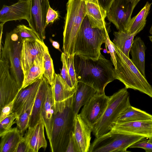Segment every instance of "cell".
<instances>
[{
  "label": "cell",
  "mask_w": 152,
  "mask_h": 152,
  "mask_svg": "<svg viewBox=\"0 0 152 152\" xmlns=\"http://www.w3.org/2000/svg\"><path fill=\"white\" fill-rule=\"evenodd\" d=\"M74 62L78 82L92 87L96 92L104 93L107 85L116 79L113 63L102 54L97 60L74 55Z\"/></svg>",
  "instance_id": "6da1fadb"
},
{
  "label": "cell",
  "mask_w": 152,
  "mask_h": 152,
  "mask_svg": "<svg viewBox=\"0 0 152 152\" xmlns=\"http://www.w3.org/2000/svg\"><path fill=\"white\" fill-rule=\"evenodd\" d=\"M74 95L54 110L50 143L52 152H65L66 150L73 131L75 116L72 106Z\"/></svg>",
  "instance_id": "7a4b0ae2"
},
{
  "label": "cell",
  "mask_w": 152,
  "mask_h": 152,
  "mask_svg": "<svg viewBox=\"0 0 152 152\" xmlns=\"http://www.w3.org/2000/svg\"><path fill=\"white\" fill-rule=\"evenodd\" d=\"M108 23L103 29L93 28L87 15L81 26L76 42L75 55L94 60L100 56L101 46L110 31Z\"/></svg>",
  "instance_id": "3957f363"
},
{
  "label": "cell",
  "mask_w": 152,
  "mask_h": 152,
  "mask_svg": "<svg viewBox=\"0 0 152 152\" xmlns=\"http://www.w3.org/2000/svg\"><path fill=\"white\" fill-rule=\"evenodd\" d=\"M114 46L116 61V68H114L116 79L122 82L127 89L139 91L152 98V87L146 77L141 74L129 58Z\"/></svg>",
  "instance_id": "277c9868"
},
{
  "label": "cell",
  "mask_w": 152,
  "mask_h": 152,
  "mask_svg": "<svg viewBox=\"0 0 152 152\" xmlns=\"http://www.w3.org/2000/svg\"><path fill=\"white\" fill-rule=\"evenodd\" d=\"M86 0H68L66 4L62 48L66 56L75 55L76 39L82 23L87 15Z\"/></svg>",
  "instance_id": "5b68a950"
},
{
  "label": "cell",
  "mask_w": 152,
  "mask_h": 152,
  "mask_svg": "<svg viewBox=\"0 0 152 152\" xmlns=\"http://www.w3.org/2000/svg\"><path fill=\"white\" fill-rule=\"evenodd\" d=\"M127 89L125 87L109 97L104 112L92 129L96 137L109 132L120 115L131 105L129 94Z\"/></svg>",
  "instance_id": "8992f818"
},
{
  "label": "cell",
  "mask_w": 152,
  "mask_h": 152,
  "mask_svg": "<svg viewBox=\"0 0 152 152\" xmlns=\"http://www.w3.org/2000/svg\"><path fill=\"white\" fill-rule=\"evenodd\" d=\"M23 41L14 29L6 35L3 46L0 48V57L8 62L11 74L20 89L22 86L24 74L21 58Z\"/></svg>",
  "instance_id": "52a82bcc"
},
{
  "label": "cell",
  "mask_w": 152,
  "mask_h": 152,
  "mask_svg": "<svg viewBox=\"0 0 152 152\" xmlns=\"http://www.w3.org/2000/svg\"><path fill=\"white\" fill-rule=\"evenodd\" d=\"M144 137L113 133L110 131L92 142L89 152H126L133 144Z\"/></svg>",
  "instance_id": "ba28073f"
},
{
  "label": "cell",
  "mask_w": 152,
  "mask_h": 152,
  "mask_svg": "<svg viewBox=\"0 0 152 152\" xmlns=\"http://www.w3.org/2000/svg\"><path fill=\"white\" fill-rule=\"evenodd\" d=\"M141 0H114L107 17L118 31L127 32L133 10Z\"/></svg>",
  "instance_id": "9c48e42d"
},
{
  "label": "cell",
  "mask_w": 152,
  "mask_h": 152,
  "mask_svg": "<svg viewBox=\"0 0 152 152\" xmlns=\"http://www.w3.org/2000/svg\"><path fill=\"white\" fill-rule=\"evenodd\" d=\"M11 75L8 62L0 57V109L13 101L20 90Z\"/></svg>",
  "instance_id": "30bf717a"
},
{
  "label": "cell",
  "mask_w": 152,
  "mask_h": 152,
  "mask_svg": "<svg viewBox=\"0 0 152 152\" xmlns=\"http://www.w3.org/2000/svg\"><path fill=\"white\" fill-rule=\"evenodd\" d=\"M109 97L105 93L96 92L83 106L80 114L81 117L92 130L102 115L107 105Z\"/></svg>",
  "instance_id": "8fae6325"
},
{
  "label": "cell",
  "mask_w": 152,
  "mask_h": 152,
  "mask_svg": "<svg viewBox=\"0 0 152 152\" xmlns=\"http://www.w3.org/2000/svg\"><path fill=\"white\" fill-rule=\"evenodd\" d=\"M31 12L29 26L44 42L45 38L46 16L50 7L49 0H30Z\"/></svg>",
  "instance_id": "7c38bea8"
},
{
  "label": "cell",
  "mask_w": 152,
  "mask_h": 152,
  "mask_svg": "<svg viewBox=\"0 0 152 152\" xmlns=\"http://www.w3.org/2000/svg\"><path fill=\"white\" fill-rule=\"evenodd\" d=\"M48 48L44 42L39 40L26 39L23 41L21 61L24 74L38 58L44 56Z\"/></svg>",
  "instance_id": "4fadbf2b"
},
{
  "label": "cell",
  "mask_w": 152,
  "mask_h": 152,
  "mask_svg": "<svg viewBox=\"0 0 152 152\" xmlns=\"http://www.w3.org/2000/svg\"><path fill=\"white\" fill-rule=\"evenodd\" d=\"M30 0H18L10 6L4 5L0 11V22L4 24L13 20H26L30 18Z\"/></svg>",
  "instance_id": "5bb4252c"
},
{
  "label": "cell",
  "mask_w": 152,
  "mask_h": 152,
  "mask_svg": "<svg viewBox=\"0 0 152 152\" xmlns=\"http://www.w3.org/2000/svg\"><path fill=\"white\" fill-rule=\"evenodd\" d=\"M112 132L141 136L148 138L152 136V119L124 123H114Z\"/></svg>",
  "instance_id": "9a60e30c"
},
{
  "label": "cell",
  "mask_w": 152,
  "mask_h": 152,
  "mask_svg": "<svg viewBox=\"0 0 152 152\" xmlns=\"http://www.w3.org/2000/svg\"><path fill=\"white\" fill-rule=\"evenodd\" d=\"M41 78L19 91L14 102L12 113H16L18 116L34 104Z\"/></svg>",
  "instance_id": "2e32d148"
},
{
  "label": "cell",
  "mask_w": 152,
  "mask_h": 152,
  "mask_svg": "<svg viewBox=\"0 0 152 152\" xmlns=\"http://www.w3.org/2000/svg\"><path fill=\"white\" fill-rule=\"evenodd\" d=\"M91 128L83 121L80 114L75 117L72 135L78 152H89L91 145Z\"/></svg>",
  "instance_id": "e0dca14e"
},
{
  "label": "cell",
  "mask_w": 152,
  "mask_h": 152,
  "mask_svg": "<svg viewBox=\"0 0 152 152\" xmlns=\"http://www.w3.org/2000/svg\"><path fill=\"white\" fill-rule=\"evenodd\" d=\"M44 127L41 117L35 126L28 127L24 138L28 142L30 152H37L41 148L46 149L47 143L44 134Z\"/></svg>",
  "instance_id": "ac0fdd59"
},
{
  "label": "cell",
  "mask_w": 152,
  "mask_h": 152,
  "mask_svg": "<svg viewBox=\"0 0 152 152\" xmlns=\"http://www.w3.org/2000/svg\"><path fill=\"white\" fill-rule=\"evenodd\" d=\"M54 108L74 95L77 89H72L63 79L60 74L55 73L52 85Z\"/></svg>",
  "instance_id": "d6986e66"
},
{
  "label": "cell",
  "mask_w": 152,
  "mask_h": 152,
  "mask_svg": "<svg viewBox=\"0 0 152 152\" xmlns=\"http://www.w3.org/2000/svg\"><path fill=\"white\" fill-rule=\"evenodd\" d=\"M50 85L43 76L41 78L39 86L34 102L30 116L29 127L35 126L41 117L47 91Z\"/></svg>",
  "instance_id": "ffe728a7"
},
{
  "label": "cell",
  "mask_w": 152,
  "mask_h": 152,
  "mask_svg": "<svg viewBox=\"0 0 152 152\" xmlns=\"http://www.w3.org/2000/svg\"><path fill=\"white\" fill-rule=\"evenodd\" d=\"M86 12L91 26L94 28L103 29L108 24L105 21L107 12L94 1L86 0Z\"/></svg>",
  "instance_id": "44dd1931"
},
{
  "label": "cell",
  "mask_w": 152,
  "mask_h": 152,
  "mask_svg": "<svg viewBox=\"0 0 152 152\" xmlns=\"http://www.w3.org/2000/svg\"><path fill=\"white\" fill-rule=\"evenodd\" d=\"M92 87L83 82H78L74 95L73 109L76 116L80 108L87 104L96 93Z\"/></svg>",
  "instance_id": "7402d4cb"
},
{
  "label": "cell",
  "mask_w": 152,
  "mask_h": 152,
  "mask_svg": "<svg viewBox=\"0 0 152 152\" xmlns=\"http://www.w3.org/2000/svg\"><path fill=\"white\" fill-rule=\"evenodd\" d=\"M54 106L52 86L50 85L47 94L44 106L41 113L47 137L49 143L51 140Z\"/></svg>",
  "instance_id": "603a6c76"
},
{
  "label": "cell",
  "mask_w": 152,
  "mask_h": 152,
  "mask_svg": "<svg viewBox=\"0 0 152 152\" xmlns=\"http://www.w3.org/2000/svg\"><path fill=\"white\" fill-rule=\"evenodd\" d=\"M146 47L143 41L139 37L134 39L130 48L131 60L141 74L146 77L145 73V51Z\"/></svg>",
  "instance_id": "cb8c5ba5"
},
{
  "label": "cell",
  "mask_w": 152,
  "mask_h": 152,
  "mask_svg": "<svg viewBox=\"0 0 152 152\" xmlns=\"http://www.w3.org/2000/svg\"><path fill=\"white\" fill-rule=\"evenodd\" d=\"M0 136V152H15L18 143L23 138V134L16 127L12 128Z\"/></svg>",
  "instance_id": "d4e9b609"
},
{
  "label": "cell",
  "mask_w": 152,
  "mask_h": 152,
  "mask_svg": "<svg viewBox=\"0 0 152 152\" xmlns=\"http://www.w3.org/2000/svg\"><path fill=\"white\" fill-rule=\"evenodd\" d=\"M44 57L38 58L34 61L32 66L24 74L21 89L26 88L42 77L45 70Z\"/></svg>",
  "instance_id": "484cf974"
},
{
  "label": "cell",
  "mask_w": 152,
  "mask_h": 152,
  "mask_svg": "<svg viewBox=\"0 0 152 152\" xmlns=\"http://www.w3.org/2000/svg\"><path fill=\"white\" fill-rule=\"evenodd\" d=\"M152 3L147 2L138 13L132 18L129 24L127 33L129 34H137L142 30L146 23V18L149 13Z\"/></svg>",
  "instance_id": "4316f807"
},
{
  "label": "cell",
  "mask_w": 152,
  "mask_h": 152,
  "mask_svg": "<svg viewBox=\"0 0 152 152\" xmlns=\"http://www.w3.org/2000/svg\"><path fill=\"white\" fill-rule=\"evenodd\" d=\"M151 119L152 115L131 105L120 115L116 122L121 123Z\"/></svg>",
  "instance_id": "83f0119b"
},
{
  "label": "cell",
  "mask_w": 152,
  "mask_h": 152,
  "mask_svg": "<svg viewBox=\"0 0 152 152\" xmlns=\"http://www.w3.org/2000/svg\"><path fill=\"white\" fill-rule=\"evenodd\" d=\"M112 42L113 45L119 49L127 57L129 58V53L133 43L134 38L137 34H129L127 32L115 31Z\"/></svg>",
  "instance_id": "f1b7e54d"
},
{
  "label": "cell",
  "mask_w": 152,
  "mask_h": 152,
  "mask_svg": "<svg viewBox=\"0 0 152 152\" xmlns=\"http://www.w3.org/2000/svg\"><path fill=\"white\" fill-rule=\"evenodd\" d=\"M44 65L45 70L43 76L48 83L51 86L55 73L53 61L49 54L48 48L45 50L44 55Z\"/></svg>",
  "instance_id": "f546056e"
},
{
  "label": "cell",
  "mask_w": 152,
  "mask_h": 152,
  "mask_svg": "<svg viewBox=\"0 0 152 152\" xmlns=\"http://www.w3.org/2000/svg\"><path fill=\"white\" fill-rule=\"evenodd\" d=\"M33 105L34 104L27 110L18 116L14 121V124H17V128L22 134L29 127L30 116Z\"/></svg>",
  "instance_id": "4dcf8cb0"
},
{
  "label": "cell",
  "mask_w": 152,
  "mask_h": 152,
  "mask_svg": "<svg viewBox=\"0 0 152 152\" xmlns=\"http://www.w3.org/2000/svg\"><path fill=\"white\" fill-rule=\"evenodd\" d=\"M14 29L22 41L26 39H33L42 41L34 31L23 24L18 25Z\"/></svg>",
  "instance_id": "1f68e13d"
},
{
  "label": "cell",
  "mask_w": 152,
  "mask_h": 152,
  "mask_svg": "<svg viewBox=\"0 0 152 152\" xmlns=\"http://www.w3.org/2000/svg\"><path fill=\"white\" fill-rule=\"evenodd\" d=\"M74 55H66L68 69L71 80L74 87L77 88L78 82L76 77L74 62Z\"/></svg>",
  "instance_id": "d6a6232c"
},
{
  "label": "cell",
  "mask_w": 152,
  "mask_h": 152,
  "mask_svg": "<svg viewBox=\"0 0 152 152\" xmlns=\"http://www.w3.org/2000/svg\"><path fill=\"white\" fill-rule=\"evenodd\" d=\"M15 113H12L0 122V136L12 128L14 121L18 117Z\"/></svg>",
  "instance_id": "836d02e7"
},
{
  "label": "cell",
  "mask_w": 152,
  "mask_h": 152,
  "mask_svg": "<svg viewBox=\"0 0 152 152\" xmlns=\"http://www.w3.org/2000/svg\"><path fill=\"white\" fill-rule=\"evenodd\" d=\"M61 59L62 66V69H60V75L70 87L72 89H77V88L74 87L71 80L67 68L66 55L63 52L61 54Z\"/></svg>",
  "instance_id": "e575fe53"
},
{
  "label": "cell",
  "mask_w": 152,
  "mask_h": 152,
  "mask_svg": "<svg viewBox=\"0 0 152 152\" xmlns=\"http://www.w3.org/2000/svg\"><path fill=\"white\" fill-rule=\"evenodd\" d=\"M148 138L144 137L132 145L130 148H142L146 152H152V143L148 141Z\"/></svg>",
  "instance_id": "d590c367"
},
{
  "label": "cell",
  "mask_w": 152,
  "mask_h": 152,
  "mask_svg": "<svg viewBox=\"0 0 152 152\" xmlns=\"http://www.w3.org/2000/svg\"><path fill=\"white\" fill-rule=\"evenodd\" d=\"M108 33L107 34L105 43L107 46L111 56V59L114 66V68H116V61L115 57L116 51L115 48L113 43L110 39Z\"/></svg>",
  "instance_id": "8d00e7d4"
},
{
  "label": "cell",
  "mask_w": 152,
  "mask_h": 152,
  "mask_svg": "<svg viewBox=\"0 0 152 152\" xmlns=\"http://www.w3.org/2000/svg\"><path fill=\"white\" fill-rule=\"evenodd\" d=\"M15 99V98L13 101L5 105L0 110V122L12 113Z\"/></svg>",
  "instance_id": "74e56055"
},
{
  "label": "cell",
  "mask_w": 152,
  "mask_h": 152,
  "mask_svg": "<svg viewBox=\"0 0 152 152\" xmlns=\"http://www.w3.org/2000/svg\"><path fill=\"white\" fill-rule=\"evenodd\" d=\"M58 17V14L57 11L53 10L50 7L49 8L46 16L47 26L50 23H53Z\"/></svg>",
  "instance_id": "f35d334b"
},
{
  "label": "cell",
  "mask_w": 152,
  "mask_h": 152,
  "mask_svg": "<svg viewBox=\"0 0 152 152\" xmlns=\"http://www.w3.org/2000/svg\"><path fill=\"white\" fill-rule=\"evenodd\" d=\"M15 152H30L28 144L24 137L18 143Z\"/></svg>",
  "instance_id": "ab89813d"
},
{
  "label": "cell",
  "mask_w": 152,
  "mask_h": 152,
  "mask_svg": "<svg viewBox=\"0 0 152 152\" xmlns=\"http://www.w3.org/2000/svg\"><path fill=\"white\" fill-rule=\"evenodd\" d=\"M65 152H78L77 145L72 133Z\"/></svg>",
  "instance_id": "60d3db41"
},
{
  "label": "cell",
  "mask_w": 152,
  "mask_h": 152,
  "mask_svg": "<svg viewBox=\"0 0 152 152\" xmlns=\"http://www.w3.org/2000/svg\"><path fill=\"white\" fill-rule=\"evenodd\" d=\"M99 6L106 11H108L114 0H94Z\"/></svg>",
  "instance_id": "b9f144b4"
},
{
  "label": "cell",
  "mask_w": 152,
  "mask_h": 152,
  "mask_svg": "<svg viewBox=\"0 0 152 152\" xmlns=\"http://www.w3.org/2000/svg\"><path fill=\"white\" fill-rule=\"evenodd\" d=\"M50 41L52 43L53 46L56 49L61 51L60 49V45L57 41L53 40L51 39H50Z\"/></svg>",
  "instance_id": "7bdbcfd3"
},
{
  "label": "cell",
  "mask_w": 152,
  "mask_h": 152,
  "mask_svg": "<svg viewBox=\"0 0 152 152\" xmlns=\"http://www.w3.org/2000/svg\"><path fill=\"white\" fill-rule=\"evenodd\" d=\"M148 141L152 143V136L148 138Z\"/></svg>",
  "instance_id": "ee69618b"
},
{
  "label": "cell",
  "mask_w": 152,
  "mask_h": 152,
  "mask_svg": "<svg viewBox=\"0 0 152 152\" xmlns=\"http://www.w3.org/2000/svg\"><path fill=\"white\" fill-rule=\"evenodd\" d=\"M149 33L151 34H152V26H151L150 29Z\"/></svg>",
  "instance_id": "f6af8a7d"
},
{
  "label": "cell",
  "mask_w": 152,
  "mask_h": 152,
  "mask_svg": "<svg viewBox=\"0 0 152 152\" xmlns=\"http://www.w3.org/2000/svg\"><path fill=\"white\" fill-rule=\"evenodd\" d=\"M148 37L150 40L151 41L152 43V36H149Z\"/></svg>",
  "instance_id": "bcb514c9"
}]
</instances>
